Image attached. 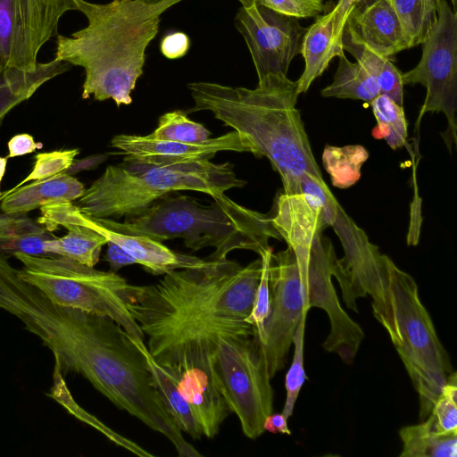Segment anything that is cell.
<instances>
[{
    "label": "cell",
    "mask_w": 457,
    "mask_h": 457,
    "mask_svg": "<svg viewBox=\"0 0 457 457\" xmlns=\"http://www.w3.org/2000/svg\"><path fill=\"white\" fill-rule=\"evenodd\" d=\"M403 442L400 457H455L457 432L442 433L430 421L403 427L399 430Z\"/></svg>",
    "instance_id": "83f0119b"
},
{
    "label": "cell",
    "mask_w": 457,
    "mask_h": 457,
    "mask_svg": "<svg viewBox=\"0 0 457 457\" xmlns=\"http://www.w3.org/2000/svg\"><path fill=\"white\" fill-rule=\"evenodd\" d=\"M457 374L453 372L441 390L428 419L442 433L457 432Z\"/></svg>",
    "instance_id": "e575fe53"
},
{
    "label": "cell",
    "mask_w": 457,
    "mask_h": 457,
    "mask_svg": "<svg viewBox=\"0 0 457 457\" xmlns=\"http://www.w3.org/2000/svg\"><path fill=\"white\" fill-rule=\"evenodd\" d=\"M377 120L371 134L376 139H384L394 150L405 145L408 123L403 105L386 95H378L370 103Z\"/></svg>",
    "instance_id": "f546056e"
},
{
    "label": "cell",
    "mask_w": 457,
    "mask_h": 457,
    "mask_svg": "<svg viewBox=\"0 0 457 457\" xmlns=\"http://www.w3.org/2000/svg\"><path fill=\"white\" fill-rule=\"evenodd\" d=\"M264 431L271 434L290 435L291 431L287 425V419L282 413H270L263 423Z\"/></svg>",
    "instance_id": "b9f144b4"
},
{
    "label": "cell",
    "mask_w": 457,
    "mask_h": 457,
    "mask_svg": "<svg viewBox=\"0 0 457 457\" xmlns=\"http://www.w3.org/2000/svg\"><path fill=\"white\" fill-rule=\"evenodd\" d=\"M214 368L220 391L244 435L258 438L264 432L266 417L273 411V389L251 324L231 321L220 329Z\"/></svg>",
    "instance_id": "30bf717a"
},
{
    "label": "cell",
    "mask_w": 457,
    "mask_h": 457,
    "mask_svg": "<svg viewBox=\"0 0 457 457\" xmlns=\"http://www.w3.org/2000/svg\"><path fill=\"white\" fill-rule=\"evenodd\" d=\"M85 189L79 180L64 171L4 192L0 210L28 213L45 205L78 200Z\"/></svg>",
    "instance_id": "603a6c76"
},
{
    "label": "cell",
    "mask_w": 457,
    "mask_h": 457,
    "mask_svg": "<svg viewBox=\"0 0 457 457\" xmlns=\"http://www.w3.org/2000/svg\"><path fill=\"white\" fill-rule=\"evenodd\" d=\"M368 157V151L361 145H327L322 162L326 171L330 175L333 186L347 188L359 180L361 168Z\"/></svg>",
    "instance_id": "1f68e13d"
},
{
    "label": "cell",
    "mask_w": 457,
    "mask_h": 457,
    "mask_svg": "<svg viewBox=\"0 0 457 457\" xmlns=\"http://www.w3.org/2000/svg\"><path fill=\"white\" fill-rule=\"evenodd\" d=\"M190 47L188 36L180 31L170 33L162 39L160 49L163 56L168 59L183 57Z\"/></svg>",
    "instance_id": "f35d334b"
},
{
    "label": "cell",
    "mask_w": 457,
    "mask_h": 457,
    "mask_svg": "<svg viewBox=\"0 0 457 457\" xmlns=\"http://www.w3.org/2000/svg\"><path fill=\"white\" fill-rule=\"evenodd\" d=\"M421 46L419 63L402 73V80L403 85L420 84L426 88L417 127L427 112L445 114L447 128L441 137L452 153L457 143V13L447 0H441L436 16Z\"/></svg>",
    "instance_id": "8fae6325"
},
{
    "label": "cell",
    "mask_w": 457,
    "mask_h": 457,
    "mask_svg": "<svg viewBox=\"0 0 457 457\" xmlns=\"http://www.w3.org/2000/svg\"><path fill=\"white\" fill-rule=\"evenodd\" d=\"M106 245L104 260L109 263L112 272L118 271L122 267L137 264L134 258L116 243L107 240Z\"/></svg>",
    "instance_id": "60d3db41"
},
{
    "label": "cell",
    "mask_w": 457,
    "mask_h": 457,
    "mask_svg": "<svg viewBox=\"0 0 457 457\" xmlns=\"http://www.w3.org/2000/svg\"><path fill=\"white\" fill-rule=\"evenodd\" d=\"M228 322L212 321L147 338L150 355L177 382L208 438L217 435L230 413L214 368L219 331Z\"/></svg>",
    "instance_id": "9c48e42d"
},
{
    "label": "cell",
    "mask_w": 457,
    "mask_h": 457,
    "mask_svg": "<svg viewBox=\"0 0 457 457\" xmlns=\"http://www.w3.org/2000/svg\"><path fill=\"white\" fill-rule=\"evenodd\" d=\"M306 319L298 325L292 339L294 345V356L292 363L287 372L285 379L286 401L282 414L288 419L294 411L295 402L306 380L303 368V337Z\"/></svg>",
    "instance_id": "836d02e7"
},
{
    "label": "cell",
    "mask_w": 457,
    "mask_h": 457,
    "mask_svg": "<svg viewBox=\"0 0 457 457\" xmlns=\"http://www.w3.org/2000/svg\"><path fill=\"white\" fill-rule=\"evenodd\" d=\"M183 0H113L105 4L76 0L87 26L71 37L57 36L55 58L85 70L82 98L132 102L143 73L145 50L159 30L161 15ZM249 6L253 0H237Z\"/></svg>",
    "instance_id": "7a4b0ae2"
},
{
    "label": "cell",
    "mask_w": 457,
    "mask_h": 457,
    "mask_svg": "<svg viewBox=\"0 0 457 457\" xmlns=\"http://www.w3.org/2000/svg\"><path fill=\"white\" fill-rule=\"evenodd\" d=\"M195 111H210L241 134L250 153L266 157L282 184L306 173L322 177L300 112L297 83L283 74H268L253 89L212 82L187 85Z\"/></svg>",
    "instance_id": "3957f363"
},
{
    "label": "cell",
    "mask_w": 457,
    "mask_h": 457,
    "mask_svg": "<svg viewBox=\"0 0 457 457\" xmlns=\"http://www.w3.org/2000/svg\"><path fill=\"white\" fill-rule=\"evenodd\" d=\"M69 70V63L54 58L25 71L6 67L0 73V125L10 111L30 98L43 84Z\"/></svg>",
    "instance_id": "cb8c5ba5"
},
{
    "label": "cell",
    "mask_w": 457,
    "mask_h": 457,
    "mask_svg": "<svg viewBox=\"0 0 457 457\" xmlns=\"http://www.w3.org/2000/svg\"><path fill=\"white\" fill-rule=\"evenodd\" d=\"M9 158L22 156L43 147L42 143L35 142L33 137L28 133L13 136L7 144Z\"/></svg>",
    "instance_id": "ab89813d"
},
{
    "label": "cell",
    "mask_w": 457,
    "mask_h": 457,
    "mask_svg": "<svg viewBox=\"0 0 457 457\" xmlns=\"http://www.w3.org/2000/svg\"><path fill=\"white\" fill-rule=\"evenodd\" d=\"M343 48L375 79L381 95H386L403 105L404 85L402 72L390 58L373 51L347 25L343 35Z\"/></svg>",
    "instance_id": "484cf974"
},
{
    "label": "cell",
    "mask_w": 457,
    "mask_h": 457,
    "mask_svg": "<svg viewBox=\"0 0 457 457\" xmlns=\"http://www.w3.org/2000/svg\"><path fill=\"white\" fill-rule=\"evenodd\" d=\"M372 312L387 332L419 395L424 420L454 372L416 281L386 255L381 290L372 297Z\"/></svg>",
    "instance_id": "52a82bcc"
},
{
    "label": "cell",
    "mask_w": 457,
    "mask_h": 457,
    "mask_svg": "<svg viewBox=\"0 0 457 457\" xmlns=\"http://www.w3.org/2000/svg\"><path fill=\"white\" fill-rule=\"evenodd\" d=\"M346 25L383 56L391 58L409 49L399 18L388 0H358Z\"/></svg>",
    "instance_id": "44dd1931"
},
{
    "label": "cell",
    "mask_w": 457,
    "mask_h": 457,
    "mask_svg": "<svg viewBox=\"0 0 457 457\" xmlns=\"http://www.w3.org/2000/svg\"><path fill=\"white\" fill-rule=\"evenodd\" d=\"M358 0H338L304 32L300 54L304 69L296 80L298 95L306 93L312 82L323 74L335 57L345 55L343 35Z\"/></svg>",
    "instance_id": "ac0fdd59"
},
{
    "label": "cell",
    "mask_w": 457,
    "mask_h": 457,
    "mask_svg": "<svg viewBox=\"0 0 457 457\" xmlns=\"http://www.w3.org/2000/svg\"><path fill=\"white\" fill-rule=\"evenodd\" d=\"M338 58L332 83L320 92L323 97L361 100L370 104L380 95L377 81L359 62H350L345 54Z\"/></svg>",
    "instance_id": "f1b7e54d"
},
{
    "label": "cell",
    "mask_w": 457,
    "mask_h": 457,
    "mask_svg": "<svg viewBox=\"0 0 457 457\" xmlns=\"http://www.w3.org/2000/svg\"><path fill=\"white\" fill-rule=\"evenodd\" d=\"M204 125L190 120L182 111L167 112L160 117L158 126L149 136L158 140L182 143H203L211 138Z\"/></svg>",
    "instance_id": "d6a6232c"
},
{
    "label": "cell",
    "mask_w": 457,
    "mask_h": 457,
    "mask_svg": "<svg viewBox=\"0 0 457 457\" xmlns=\"http://www.w3.org/2000/svg\"><path fill=\"white\" fill-rule=\"evenodd\" d=\"M22 264L19 276L61 306L107 316L136 339L144 333L130 314L127 301L132 285L112 271H103L59 255L16 253Z\"/></svg>",
    "instance_id": "ba28073f"
},
{
    "label": "cell",
    "mask_w": 457,
    "mask_h": 457,
    "mask_svg": "<svg viewBox=\"0 0 457 457\" xmlns=\"http://www.w3.org/2000/svg\"><path fill=\"white\" fill-rule=\"evenodd\" d=\"M270 312L261 334L254 336L270 378L284 369L292 339L306 319L295 254L290 246L273 253L269 265Z\"/></svg>",
    "instance_id": "4fadbf2b"
},
{
    "label": "cell",
    "mask_w": 457,
    "mask_h": 457,
    "mask_svg": "<svg viewBox=\"0 0 457 457\" xmlns=\"http://www.w3.org/2000/svg\"><path fill=\"white\" fill-rule=\"evenodd\" d=\"M112 147L130 155L154 163H179L210 160L221 151L247 152L245 138L233 130L203 143H182L158 140L148 136L120 134L112 137Z\"/></svg>",
    "instance_id": "d6986e66"
},
{
    "label": "cell",
    "mask_w": 457,
    "mask_h": 457,
    "mask_svg": "<svg viewBox=\"0 0 457 457\" xmlns=\"http://www.w3.org/2000/svg\"><path fill=\"white\" fill-rule=\"evenodd\" d=\"M390 2V0H388Z\"/></svg>",
    "instance_id": "ee69618b"
},
{
    "label": "cell",
    "mask_w": 457,
    "mask_h": 457,
    "mask_svg": "<svg viewBox=\"0 0 457 457\" xmlns=\"http://www.w3.org/2000/svg\"><path fill=\"white\" fill-rule=\"evenodd\" d=\"M234 23L246 43L258 80L268 74H287L306 31L299 19L253 3L240 7Z\"/></svg>",
    "instance_id": "2e32d148"
},
{
    "label": "cell",
    "mask_w": 457,
    "mask_h": 457,
    "mask_svg": "<svg viewBox=\"0 0 457 457\" xmlns=\"http://www.w3.org/2000/svg\"><path fill=\"white\" fill-rule=\"evenodd\" d=\"M440 2L441 0H390L409 48L422 43L436 16Z\"/></svg>",
    "instance_id": "4dcf8cb0"
},
{
    "label": "cell",
    "mask_w": 457,
    "mask_h": 457,
    "mask_svg": "<svg viewBox=\"0 0 457 457\" xmlns=\"http://www.w3.org/2000/svg\"><path fill=\"white\" fill-rule=\"evenodd\" d=\"M340 204L322 177L306 173L283 184L271 212V220L281 239L293 250L309 248L334 224Z\"/></svg>",
    "instance_id": "9a60e30c"
},
{
    "label": "cell",
    "mask_w": 457,
    "mask_h": 457,
    "mask_svg": "<svg viewBox=\"0 0 457 457\" xmlns=\"http://www.w3.org/2000/svg\"><path fill=\"white\" fill-rule=\"evenodd\" d=\"M245 183L229 162L154 163L127 155L121 163L108 166L77 205L91 218L117 220L140 214L170 192L197 191L214 198Z\"/></svg>",
    "instance_id": "8992f818"
},
{
    "label": "cell",
    "mask_w": 457,
    "mask_h": 457,
    "mask_svg": "<svg viewBox=\"0 0 457 457\" xmlns=\"http://www.w3.org/2000/svg\"><path fill=\"white\" fill-rule=\"evenodd\" d=\"M0 309L37 336L60 369L82 375L115 406L164 436L179 456H203L166 408L143 351L113 320L54 303L10 263L0 267Z\"/></svg>",
    "instance_id": "6da1fadb"
},
{
    "label": "cell",
    "mask_w": 457,
    "mask_h": 457,
    "mask_svg": "<svg viewBox=\"0 0 457 457\" xmlns=\"http://www.w3.org/2000/svg\"><path fill=\"white\" fill-rule=\"evenodd\" d=\"M39 210L37 221L47 230L53 232L62 227L68 231L64 237L46 241L47 255L64 256L89 267L97 264L107 240L85 223V214L78 205L64 202L45 205Z\"/></svg>",
    "instance_id": "ffe728a7"
},
{
    "label": "cell",
    "mask_w": 457,
    "mask_h": 457,
    "mask_svg": "<svg viewBox=\"0 0 457 457\" xmlns=\"http://www.w3.org/2000/svg\"><path fill=\"white\" fill-rule=\"evenodd\" d=\"M257 4L284 15L301 18H314L328 10L323 0H253Z\"/></svg>",
    "instance_id": "74e56055"
},
{
    "label": "cell",
    "mask_w": 457,
    "mask_h": 457,
    "mask_svg": "<svg viewBox=\"0 0 457 457\" xmlns=\"http://www.w3.org/2000/svg\"><path fill=\"white\" fill-rule=\"evenodd\" d=\"M85 214V213H84ZM85 223L94 230L121 246L146 270L154 275H165L176 270L204 265L207 260L174 252L162 242L142 235H129L110 229L85 214Z\"/></svg>",
    "instance_id": "7402d4cb"
},
{
    "label": "cell",
    "mask_w": 457,
    "mask_h": 457,
    "mask_svg": "<svg viewBox=\"0 0 457 457\" xmlns=\"http://www.w3.org/2000/svg\"><path fill=\"white\" fill-rule=\"evenodd\" d=\"M55 237L37 220L27 213L0 212V253H22L29 255H47L46 241Z\"/></svg>",
    "instance_id": "d4e9b609"
},
{
    "label": "cell",
    "mask_w": 457,
    "mask_h": 457,
    "mask_svg": "<svg viewBox=\"0 0 457 457\" xmlns=\"http://www.w3.org/2000/svg\"><path fill=\"white\" fill-rule=\"evenodd\" d=\"M332 228L345 253L343 258L337 259L333 276L340 286L346 307L358 312V298H372L381 290L386 255L341 206Z\"/></svg>",
    "instance_id": "e0dca14e"
},
{
    "label": "cell",
    "mask_w": 457,
    "mask_h": 457,
    "mask_svg": "<svg viewBox=\"0 0 457 457\" xmlns=\"http://www.w3.org/2000/svg\"><path fill=\"white\" fill-rule=\"evenodd\" d=\"M94 220L114 231L146 236L160 242L180 237L194 251L213 247L214 252L206 259L209 261L226 259L237 249L251 250L262 256L272 250L270 238L282 240L272 224L270 212L251 210L226 195L214 197L209 205L187 195H167L124 222Z\"/></svg>",
    "instance_id": "5b68a950"
},
{
    "label": "cell",
    "mask_w": 457,
    "mask_h": 457,
    "mask_svg": "<svg viewBox=\"0 0 457 457\" xmlns=\"http://www.w3.org/2000/svg\"><path fill=\"white\" fill-rule=\"evenodd\" d=\"M133 342L143 351L149 366L155 387L166 408L182 432L193 439H199L202 428L195 416L193 409L182 394L177 382L150 355L144 340L132 337Z\"/></svg>",
    "instance_id": "4316f807"
},
{
    "label": "cell",
    "mask_w": 457,
    "mask_h": 457,
    "mask_svg": "<svg viewBox=\"0 0 457 457\" xmlns=\"http://www.w3.org/2000/svg\"><path fill=\"white\" fill-rule=\"evenodd\" d=\"M8 158L7 157H2L0 156V187H1V181L4 176L6 166H7ZM2 193L0 191V200H1Z\"/></svg>",
    "instance_id": "7bdbcfd3"
},
{
    "label": "cell",
    "mask_w": 457,
    "mask_h": 457,
    "mask_svg": "<svg viewBox=\"0 0 457 457\" xmlns=\"http://www.w3.org/2000/svg\"><path fill=\"white\" fill-rule=\"evenodd\" d=\"M271 254L272 250L260 256L262 261L261 278L256 289L252 311L245 319V321L253 327L256 335L261 334L270 312L269 265Z\"/></svg>",
    "instance_id": "8d00e7d4"
},
{
    "label": "cell",
    "mask_w": 457,
    "mask_h": 457,
    "mask_svg": "<svg viewBox=\"0 0 457 457\" xmlns=\"http://www.w3.org/2000/svg\"><path fill=\"white\" fill-rule=\"evenodd\" d=\"M262 268L226 259L180 269L147 286L132 285L127 307L147 337L179 332L212 321L245 320Z\"/></svg>",
    "instance_id": "277c9868"
},
{
    "label": "cell",
    "mask_w": 457,
    "mask_h": 457,
    "mask_svg": "<svg viewBox=\"0 0 457 457\" xmlns=\"http://www.w3.org/2000/svg\"><path fill=\"white\" fill-rule=\"evenodd\" d=\"M293 251L305 309H322L330 321V332L322 347L337 353L346 364H353L365 336L361 326L344 311L337 298L331 279L337 257L331 241L322 234L309 248Z\"/></svg>",
    "instance_id": "7c38bea8"
},
{
    "label": "cell",
    "mask_w": 457,
    "mask_h": 457,
    "mask_svg": "<svg viewBox=\"0 0 457 457\" xmlns=\"http://www.w3.org/2000/svg\"><path fill=\"white\" fill-rule=\"evenodd\" d=\"M79 153V150L75 148L37 154L31 172L13 188L26 182L45 179L66 171L72 166Z\"/></svg>",
    "instance_id": "d590c367"
},
{
    "label": "cell",
    "mask_w": 457,
    "mask_h": 457,
    "mask_svg": "<svg viewBox=\"0 0 457 457\" xmlns=\"http://www.w3.org/2000/svg\"><path fill=\"white\" fill-rule=\"evenodd\" d=\"M73 10L76 0H0V73L6 67L36 69L38 51Z\"/></svg>",
    "instance_id": "5bb4252c"
}]
</instances>
